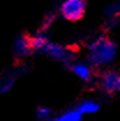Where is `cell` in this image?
Wrapping results in <instances>:
<instances>
[{
  "label": "cell",
  "instance_id": "7",
  "mask_svg": "<svg viewBox=\"0 0 120 121\" xmlns=\"http://www.w3.org/2000/svg\"><path fill=\"white\" fill-rule=\"evenodd\" d=\"M99 108H101L99 103H97L93 99L83 100L77 106V110L81 112L82 114H93V113H97L99 111Z\"/></svg>",
  "mask_w": 120,
  "mask_h": 121
},
{
  "label": "cell",
  "instance_id": "5",
  "mask_svg": "<svg viewBox=\"0 0 120 121\" xmlns=\"http://www.w3.org/2000/svg\"><path fill=\"white\" fill-rule=\"evenodd\" d=\"M71 70L73 72L74 75H76L77 77H80L85 82L90 81L91 78V68L85 64H74L71 67Z\"/></svg>",
  "mask_w": 120,
  "mask_h": 121
},
{
  "label": "cell",
  "instance_id": "12",
  "mask_svg": "<svg viewBox=\"0 0 120 121\" xmlns=\"http://www.w3.org/2000/svg\"><path fill=\"white\" fill-rule=\"evenodd\" d=\"M54 19H55V15H53V14H51V15H46V17L44 19L43 23H42V27H40L39 32H43V34H44L46 30L50 28V26L53 23Z\"/></svg>",
  "mask_w": 120,
  "mask_h": 121
},
{
  "label": "cell",
  "instance_id": "9",
  "mask_svg": "<svg viewBox=\"0 0 120 121\" xmlns=\"http://www.w3.org/2000/svg\"><path fill=\"white\" fill-rule=\"evenodd\" d=\"M82 113L77 108L75 110H69V111L64 112L59 117H57L54 121H82Z\"/></svg>",
  "mask_w": 120,
  "mask_h": 121
},
{
  "label": "cell",
  "instance_id": "8",
  "mask_svg": "<svg viewBox=\"0 0 120 121\" xmlns=\"http://www.w3.org/2000/svg\"><path fill=\"white\" fill-rule=\"evenodd\" d=\"M16 77H18V74L16 73H14V72H7V73H5V74L2 75V77H1V83H0V91L1 93H5L7 92L8 90L12 89V86L14 85L15 83V80H16Z\"/></svg>",
  "mask_w": 120,
  "mask_h": 121
},
{
  "label": "cell",
  "instance_id": "6",
  "mask_svg": "<svg viewBox=\"0 0 120 121\" xmlns=\"http://www.w3.org/2000/svg\"><path fill=\"white\" fill-rule=\"evenodd\" d=\"M105 17L107 19V23L111 27L114 23L120 22V2L112 4L105 9Z\"/></svg>",
  "mask_w": 120,
  "mask_h": 121
},
{
  "label": "cell",
  "instance_id": "4",
  "mask_svg": "<svg viewBox=\"0 0 120 121\" xmlns=\"http://www.w3.org/2000/svg\"><path fill=\"white\" fill-rule=\"evenodd\" d=\"M32 51H34V47H32L31 36L23 34V35H20L18 37H16L15 42H14V54L16 58L18 59L26 58Z\"/></svg>",
  "mask_w": 120,
  "mask_h": 121
},
{
  "label": "cell",
  "instance_id": "3",
  "mask_svg": "<svg viewBox=\"0 0 120 121\" xmlns=\"http://www.w3.org/2000/svg\"><path fill=\"white\" fill-rule=\"evenodd\" d=\"M102 88L105 92L113 95L120 92V73L116 70H105L101 76Z\"/></svg>",
  "mask_w": 120,
  "mask_h": 121
},
{
  "label": "cell",
  "instance_id": "11",
  "mask_svg": "<svg viewBox=\"0 0 120 121\" xmlns=\"http://www.w3.org/2000/svg\"><path fill=\"white\" fill-rule=\"evenodd\" d=\"M36 115L38 121H54L55 119L53 117V112L47 107H44V106H40L37 108Z\"/></svg>",
  "mask_w": 120,
  "mask_h": 121
},
{
  "label": "cell",
  "instance_id": "1",
  "mask_svg": "<svg viewBox=\"0 0 120 121\" xmlns=\"http://www.w3.org/2000/svg\"><path fill=\"white\" fill-rule=\"evenodd\" d=\"M88 61L95 67L109 65L117 54V45L106 36H101L88 46Z\"/></svg>",
  "mask_w": 120,
  "mask_h": 121
},
{
  "label": "cell",
  "instance_id": "10",
  "mask_svg": "<svg viewBox=\"0 0 120 121\" xmlns=\"http://www.w3.org/2000/svg\"><path fill=\"white\" fill-rule=\"evenodd\" d=\"M31 40H32V47L34 51H39L42 52L44 50V47L50 43L49 39L43 32H39L36 36H31Z\"/></svg>",
  "mask_w": 120,
  "mask_h": 121
},
{
  "label": "cell",
  "instance_id": "2",
  "mask_svg": "<svg viewBox=\"0 0 120 121\" xmlns=\"http://www.w3.org/2000/svg\"><path fill=\"white\" fill-rule=\"evenodd\" d=\"M87 0H66L61 6V14L67 21L76 22L84 16Z\"/></svg>",
  "mask_w": 120,
  "mask_h": 121
}]
</instances>
